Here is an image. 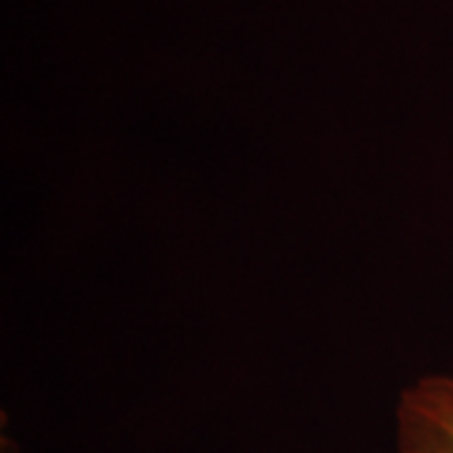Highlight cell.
Wrapping results in <instances>:
<instances>
[{
    "instance_id": "1",
    "label": "cell",
    "mask_w": 453,
    "mask_h": 453,
    "mask_svg": "<svg viewBox=\"0 0 453 453\" xmlns=\"http://www.w3.org/2000/svg\"><path fill=\"white\" fill-rule=\"evenodd\" d=\"M398 453H453V375L411 383L395 405Z\"/></svg>"
}]
</instances>
